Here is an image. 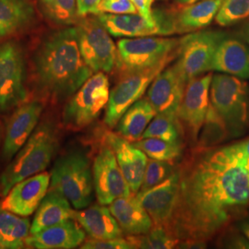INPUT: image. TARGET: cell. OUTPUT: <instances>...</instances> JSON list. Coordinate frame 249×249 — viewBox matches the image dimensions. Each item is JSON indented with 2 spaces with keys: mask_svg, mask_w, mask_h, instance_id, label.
Wrapping results in <instances>:
<instances>
[{
  "mask_svg": "<svg viewBox=\"0 0 249 249\" xmlns=\"http://www.w3.org/2000/svg\"><path fill=\"white\" fill-rule=\"evenodd\" d=\"M178 172L169 230L180 240H211L249 206V173L229 145L195 148Z\"/></svg>",
  "mask_w": 249,
  "mask_h": 249,
  "instance_id": "cell-1",
  "label": "cell"
},
{
  "mask_svg": "<svg viewBox=\"0 0 249 249\" xmlns=\"http://www.w3.org/2000/svg\"><path fill=\"white\" fill-rule=\"evenodd\" d=\"M33 62L40 87L58 101L71 98L94 73L81 55L76 27L64 28L46 36Z\"/></svg>",
  "mask_w": 249,
  "mask_h": 249,
  "instance_id": "cell-2",
  "label": "cell"
},
{
  "mask_svg": "<svg viewBox=\"0 0 249 249\" xmlns=\"http://www.w3.org/2000/svg\"><path fill=\"white\" fill-rule=\"evenodd\" d=\"M58 149V134L53 122L41 123L0 177L3 196L19 181L45 172Z\"/></svg>",
  "mask_w": 249,
  "mask_h": 249,
  "instance_id": "cell-3",
  "label": "cell"
},
{
  "mask_svg": "<svg viewBox=\"0 0 249 249\" xmlns=\"http://www.w3.org/2000/svg\"><path fill=\"white\" fill-rule=\"evenodd\" d=\"M210 101L223 117L231 138H237L249 129V85L243 79L220 73L214 74Z\"/></svg>",
  "mask_w": 249,
  "mask_h": 249,
  "instance_id": "cell-4",
  "label": "cell"
},
{
  "mask_svg": "<svg viewBox=\"0 0 249 249\" xmlns=\"http://www.w3.org/2000/svg\"><path fill=\"white\" fill-rule=\"evenodd\" d=\"M51 186L60 192L75 210L89 207L94 198L92 166L81 151H71L59 157L51 172Z\"/></svg>",
  "mask_w": 249,
  "mask_h": 249,
  "instance_id": "cell-5",
  "label": "cell"
},
{
  "mask_svg": "<svg viewBox=\"0 0 249 249\" xmlns=\"http://www.w3.org/2000/svg\"><path fill=\"white\" fill-rule=\"evenodd\" d=\"M109 95L110 82L106 73H93L64 107V126L73 131L87 127L107 108Z\"/></svg>",
  "mask_w": 249,
  "mask_h": 249,
  "instance_id": "cell-6",
  "label": "cell"
},
{
  "mask_svg": "<svg viewBox=\"0 0 249 249\" xmlns=\"http://www.w3.org/2000/svg\"><path fill=\"white\" fill-rule=\"evenodd\" d=\"M179 39L168 37L123 38L117 42V65L122 75L153 68L174 59Z\"/></svg>",
  "mask_w": 249,
  "mask_h": 249,
  "instance_id": "cell-7",
  "label": "cell"
},
{
  "mask_svg": "<svg viewBox=\"0 0 249 249\" xmlns=\"http://www.w3.org/2000/svg\"><path fill=\"white\" fill-rule=\"evenodd\" d=\"M80 18L76 24L80 53L89 69L110 73L117 65V47L98 18Z\"/></svg>",
  "mask_w": 249,
  "mask_h": 249,
  "instance_id": "cell-8",
  "label": "cell"
},
{
  "mask_svg": "<svg viewBox=\"0 0 249 249\" xmlns=\"http://www.w3.org/2000/svg\"><path fill=\"white\" fill-rule=\"evenodd\" d=\"M225 37L221 31H198L179 39L176 66L187 82L211 71L214 53Z\"/></svg>",
  "mask_w": 249,
  "mask_h": 249,
  "instance_id": "cell-9",
  "label": "cell"
},
{
  "mask_svg": "<svg viewBox=\"0 0 249 249\" xmlns=\"http://www.w3.org/2000/svg\"><path fill=\"white\" fill-rule=\"evenodd\" d=\"M26 99L22 50L12 41L5 42L0 45V114L19 107Z\"/></svg>",
  "mask_w": 249,
  "mask_h": 249,
  "instance_id": "cell-10",
  "label": "cell"
},
{
  "mask_svg": "<svg viewBox=\"0 0 249 249\" xmlns=\"http://www.w3.org/2000/svg\"><path fill=\"white\" fill-rule=\"evenodd\" d=\"M172 60H166L153 68L141 71L122 75L116 86L110 90L104 119L105 124L110 128H115L125 111L142 99L151 82Z\"/></svg>",
  "mask_w": 249,
  "mask_h": 249,
  "instance_id": "cell-11",
  "label": "cell"
},
{
  "mask_svg": "<svg viewBox=\"0 0 249 249\" xmlns=\"http://www.w3.org/2000/svg\"><path fill=\"white\" fill-rule=\"evenodd\" d=\"M213 74L200 75L187 82L178 118L183 133L196 144L200 128L210 107V89Z\"/></svg>",
  "mask_w": 249,
  "mask_h": 249,
  "instance_id": "cell-12",
  "label": "cell"
},
{
  "mask_svg": "<svg viewBox=\"0 0 249 249\" xmlns=\"http://www.w3.org/2000/svg\"><path fill=\"white\" fill-rule=\"evenodd\" d=\"M92 177L99 204L109 205L116 198L132 193L114 151L106 142L93 160Z\"/></svg>",
  "mask_w": 249,
  "mask_h": 249,
  "instance_id": "cell-13",
  "label": "cell"
},
{
  "mask_svg": "<svg viewBox=\"0 0 249 249\" xmlns=\"http://www.w3.org/2000/svg\"><path fill=\"white\" fill-rule=\"evenodd\" d=\"M43 109V104L37 100L23 103L16 108L7 124L2 147L3 160H12L22 148L36 130Z\"/></svg>",
  "mask_w": 249,
  "mask_h": 249,
  "instance_id": "cell-14",
  "label": "cell"
},
{
  "mask_svg": "<svg viewBox=\"0 0 249 249\" xmlns=\"http://www.w3.org/2000/svg\"><path fill=\"white\" fill-rule=\"evenodd\" d=\"M178 192L179 172L177 169L159 185L138 192L136 197L151 216L154 225H161L169 230L178 202Z\"/></svg>",
  "mask_w": 249,
  "mask_h": 249,
  "instance_id": "cell-15",
  "label": "cell"
},
{
  "mask_svg": "<svg viewBox=\"0 0 249 249\" xmlns=\"http://www.w3.org/2000/svg\"><path fill=\"white\" fill-rule=\"evenodd\" d=\"M50 174L42 172L23 179L10 188L0 206L13 213L28 217L35 213L50 186Z\"/></svg>",
  "mask_w": 249,
  "mask_h": 249,
  "instance_id": "cell-16",
  "label": "cell"
},
{
  "mask_svg": "<svg viewBox=\"0 0 249 249\" xmlns=\"http://www.w3.org/2000/svg\"><path fill=\"white\" fill-rule=\"evenodd\" d=\"M187 81L176 64L164 69L151 82L147 98L156 113L178 115Z\"/></svg>",
  "mask_w": 249,
  "mask_h": 249,
  "instance_id": "cell-17",
  "label": "cell"
},
{
  "mask_svg": "<svg viewBox=\"0 0 249 249\" xmlns=\"http://www.w3.org/2000/svg\"><path fill=\"white\" fill-rule=\"evenodd\" d=\"M105 142L113 150L119 167L133 194H137L142 183L148 157L133 143L118 134L107 132Z\"/></svg>",
  "mask_w": 249,
  "mask_h": 249,
  "instance_id": "cell-18",
  "label": "cell"
},
{
  "mask_svg": "<svg viewBox=\"0 0 249 249\" xmlns=\"http://www.w3.org/2000/svg\"><path fill=\"white\" fill-rule=\"evenodd\" d=\"M86 240V231L75 219L48 227L35 234H29L25 245L30 249H72Z\"/></svg>",
  "mask_w": 249,
  "mask_h": 249,
  "instance_id": "cell-19",
  "label": "cell"
},
{
  "mask_svg": "<svg viewBox=\"0 0 249 249\" xmlns=\"http://www.w3.org/2000/svg\"><path fill=\"white\" fill-rule=\"evenodd\" d=\"M211 71L249 79V45L237 38L225 37L219 44Z\"/></svg>",
  "mask_w": 249,
  "mask_h": 249,
  "instance_id": "cell-20",
  "label": "cell"
},
{
  "mask_svg": "<svg viewBox=\"0 0 249 249\" xmlns=\"http://www.w3.org/2000/svg\"><path fill=\"white\" fill-rule=\"evenodd\" d=\"M107 32L114 37H145V36H168L164 27L160 23H151L139 13L96 15Z\"/></svg>",
  "mask_w": 249,
  "mask_h": 249,
  "instance_id": "cell-21",
  "label": "cell"
},
{
  "mask_svg": "<svg viewBox=\"0 0 249 249\" xmlns=\"http://www.w3.org/2000/svg\"><path fill=\"white\" fill-rule=\"evenodd\" d=\"M109 210L127 235L144 234L154 225L151 216L133 193L115 199L109 204Z\"/></svg>",
  "mask_w": 249,
  "mask_h": 249,
  "instance_id": "cell-22",
  "label": "cell"
},
{
  "mask_svg": "<svg viewBox=\"0 0 249 249\" xmlns=\"http://www.w3.org/2000/svg\"><path fill=\"white\" fill-rule=\"evenodd\" d=\"M74 219L80 223L90 238L112 239L124 237V231L106 205H93L75 210Z\"/></svg>",
  "mask_w": 249,
  "mask_h": 249,
  "instance_id": "cell-23",
  "label": "cell"
},
{
  "mask_svg": "<svg viewBox=\"0 0 249 249\" xmlns=\"http://www.w3.org/2000/svg\"><path fill=\"white\" fill-rule=\"evenodd\" d=\"M75 210L71 202L57 190L49 188L36 210L30 234L43 231L48 227L74 219Z\"/></svg>",
  "mask_w": 249,
  "mask_h": 249,
  "instance_id": "cell-24",
  "label": "cell"
},
{
  "mask_svg": "<svg viewBox=\"0 0 249 249\" xmlns=\"http://www.w3.org/2000/svg\"><path fill=\"white\" fill-rule=\"evenodd\" d=\"M223 0H200L186 5L177 13H172L177 34L196 32L209 26L223 4Z\"/></svg>",
  "mask_w": 249,
  "mask_h": 249,
  "instance_id": "cell-25",
  "label": "cell"
},
{
  "mask_svg": "<svg viewBox=\"0 0 249 249\" xmlns=\"http://www.w3.org/2000/svg\"><path fill=\"white\" fill-rule=\"evenodd\" d=\"M148 98L140 99L129 107L116 124V133L130 142L142 140L143 133L156 116Z\"/></svg>",
  "mask_w": 249,
  "mask_h": 249,
  "instance_id": "cell-26",
  "label": "cell"
},
{
  "mask_svg": "<svg viewBox=\"0 0 249 249\" xmlns=\"http://www.w3.org/2000/svg\"><path fill=\"white\" fill-rule=\"evenodd\" d=\"M35 15L34 6L29 0H0V37L29 26Z\"/></svg>",
  "mask_w": 249,
  "mask_h": 249,
  "instance_id": "cell-27",
  "label": "cell"
},
{
  "mask_svg": "<svg viewBox=\"0 0 249 249\" xmlns=\"http://www.w3.org/2000/svg\"><path fill=\"white\" fill-rule=\"evenodd\" d=\"M30 229L31 223L28 218L0 206V249H24Z\"/></svg>",
  "mask_w": 249,
  "mask_h": 249,
  "instance_id": "cell-28",
  "label": "cell"
},
{
  "mask_svg": "<svg viewBox=\"0 0 249 249\" xmlns=\"http://www.w3.org/2000/svg\"><path fill=\"white\" fill-rule=\"evenodd\" d=\"M230 138L229 130L223 117L219 115V113L210 103V107L198 134L195 148L211 149L219 147Z\"/></svg>",
  "mask_w": 249,
  "mask_h": 249,
  "instance_id": "cell-29",
  "label": "cell"
},
{
  "mask_svg": "<svg viewBox=\"0 0 249 249\" xmlns=\"http://www.w3.org/2000/svg\"><path fill=\"white\" fill-rule=\"evenodd\" d=\"M39 9L45 18L59 26H71L81 18L77 0H40Z\"/></svg>",
  "mask_w": 249,
  "mask_h": 249,
  "instance_id": "cell-30",
  "label": "cell"
},
{
  "mask_svg": "<svg viewBox=\"0 0 249 249\" xmlns=\"http://www.w3.org/2000/svg\"><path fill=\"white\" fill-rule=\"evenodd\" d=\"M134 248L142 249H177L180 239L161 225H153L150 231L144 234L127 235Z\"/></svg>",
  "mask_w": 249,
  "mask_h": 249,
  "instance_id": "cell-31",
  "label": "cell"
},
{
  "mask_svg": "<svg viewBox=\"0 0 249 249\" xmlns=\"http://www.w3.org/2000/svg\"><path fill=\"white\" fill-rule=\"evenodd\" d=\"M132 143L142 151L147 157L154 160L173 162L181 156L183 151V146L180 141L167 142L157 138H146Z\"/></svg>",
  "mask_w": 249,
  "mask_h": 249,
  "instance_id": "cell-32",
  "label": "cell"
},
{
  "mask_svg": "<svg viewBox=\"0 0 249 249\" xmlns=\"http://www.w3.org/2000/svg\"><path fill=\"white\" fill-rule=\"evenodd\" d=\"M182 132L178 115L157 113L144 131L142 139L157 138L167 142H178L180 141Z\"/></svg>",
  "mask_w": 249,
  "mask_h": 249,
  "instance_id": "cell-33",
  "label": "cell"
},
{
  "mask_svg": "<svg viewBox=\"0 0 249 249\" xmlns=\"http://www.w3.org/2000/svg\"><path fill=\"white\" fill-rule=\"evenodd\" d=\"M249 17V0H223L215 21L220 26H231Z\"/></svg>",
  "mask_w": 249,
  "mask_h": 249,
  "instance_id": "cell-34",
  "label": "cell"
},
{
  "mask_svg": "<svg viewBox=\"0 0 249 249\" xmlns=\"http://www.w3.org/2000/svg\"><path fill=\"white\" fill-rule=\"evenodd\" d=\"M172 161L154 160L149 158L143 176L142 183L139 192L148 190L159 185L176 171Z\"/></svg>",
  "mask_w": 249,
  "mask_h": 249,
  "instance_id": "cell-35",
  "label": "cell"
},
{
  "mask_svg": "<svg viewBox=\"0 0 249 249\" xmlns=\"http://www.w3.org/2000/svg\"><path fill=\"white\" fill-rule=\"evenodd\" d=\"M82 249H135L133 244L127 237H118L112 239H94L85 240L80 246Z\"/></svg>",
  "mask_w": 249,
  "mask_h": 249,
  "instance_id": "cell-36",
  "label": "cell"
},
{
  "mask_svg": "<svg viewBox=\"0 0 249 249\" xmlns=\"http://www.w3.org/2000/svg\"><path fill=\"white\" fill-rule=\"evenodd\" d=\"M126 14L138 13L131 0H102L99 5V14Z\"/></svg>",
  "mask_w": 249,
  "mask_h": 249,
  "instance_id": "cell-37",
  "label": "cell"
},
{
  "mask_svg": "<svg viewBox=\"0 0 249 249\" xmlns=\"http://www.w3.org/2000/svg\"><path fill=\"white\" fill-rule=\"evenodd\" d=\"M219 246L223 249H249V241L237 228L228 230L219 239Z\"/></svg>",
  "mask_w": 249,
  "mask_h": 249,
  "instance_id": "cell-38",
  "label": "cell"
},
{
  "mask_svg": "<svg viewBox=\"0 0 249 249\" xmlns=\"http://www.w3.org/2000/svg\"><path fill=\"white\" fill-rule=\"evenodd\" d=\"M131 2L133 3L134 6L136 7V9L138 10V13L140 15H142L143 18H146L148 21H150L151 23H160V24H161L157 18L153 17L152 5H153L154 0H131ZM166 32H167V30H166ZM167 34H168V32H167Z\"/></svg>",
  "mask_w": 249,
  "mask_h": 249,
  "instance_id": "cell-39",
  "label": "cell"
},
{
  "mask_svg": "<svg viewBox=\"0 0 249 249\" xmlns=\"http://www.w3.org/2000/svg\"><path fill=\"white\" fill-rule=\"evenodd\" d=\"M102 0H77L78 11L80 17L87 15H99V5Z\"/></svg>",
  "mask_w": 249,
  "mask_h": 249,
  "instance_id": "cell-40",
  "label": "cell"
},
{
  "mask_svg": "<svg viewBox=\"0 0 249 249\" xmlns=\"http://www.w3.org/2000/svg\"><path fill=\"white\" fill-rule=\"evenodd\" d=\"M229 146L231 147L233 152L240 158H245L249 155V137Z\"/></svg>",
  "mask_w": 249,
  "mask_h": 249,
  "instance_id": "cell-41",
  "label": "cell"
},
{
  "mask_svg": "<svg viewBox=\"0 0 249 249\" xmlns=\"http://www.w3.org/2000/svg\"><path fill=\"white\" fill-rule=\"evenodd\" d=\"M207 248V242L202 240H194V239H184L180 240L177 246V249H203Z\"/></svg>",
  "mask_w": 249,
  "mask_h": 249,
  "instance_id": "cell-42",
  "label": "cell"
},
{
  "mask_svg": "<svg viewBox=\"0 0 249 249\" xmlns=\"http://www.w3.org/2000/svg\"><path fill=\"white\" fill-rule=\"evenodd\" d=\"M237 228L249 241V217H243L238 221Z\"/></svg>",
  "mask_w": 249,
  "mask_h": 249,
  "instance_id": "cell-43",
  "label": "cell"
},
{
  "mask_svg": "<svg viewBox=\"0 0 249 249\" xmlns=\"http://www.w3.org/2000/svg\"><path fill=\"white\" fill-rule=\"evenodd\" d=\"M175 1L180 6H186V5H190V4H193L197 1H200V0H175Z\"/></svg>",
  "mask_w": 249,
  "mask_h": 249,
  "instance_id": "cell-44",
  "label": "cell"
},
{
  "mask_svg": "<svg viewBox=\"0 0 249 249\" xmlns=\"http://www.w3.org/2000/svg\"><path fill=\"white\" fill-rule=\"evenodd\" d=\"M243 37H244V40L247 42V44L249 45V26L246 27L243 30Z\"/></svg>",
  "mask_w": 249,
  "mask_h": 249,
  "instance_id": "cell-45",
  "label": "cell"
},
{
  "mask_svg": "<svg viewBox=\"0 0 249 249\" xmlns=\"http://www.w3.org/2000/svg\"><path fill=\"white\" fill-rule=\"evenodd\" d=\"M240 158V157H239ZM242 160V163H243V166L245 167V169L247 170L249 173V155L245 157V158H240Z\"/></svg>",
  "mask_w": 249,
  "mask_h": 249,
  "instance_id": "cell-46",
  "label": "cell"
},
{
  "mask_svg": "<svg viewBox=\"0 0 249 249\" xmlns=\"http://www.w3.org/2000/svg\"><path fill=\"white\" fill-rule=\"evenodd\" d=\"M0 138H1V130H0Z\"/></svg>",
  "mask_w": 249,
  "mask_h": 249,
  "instance_id": "cell-47",
  "label": "cell"
}]
</instances>
